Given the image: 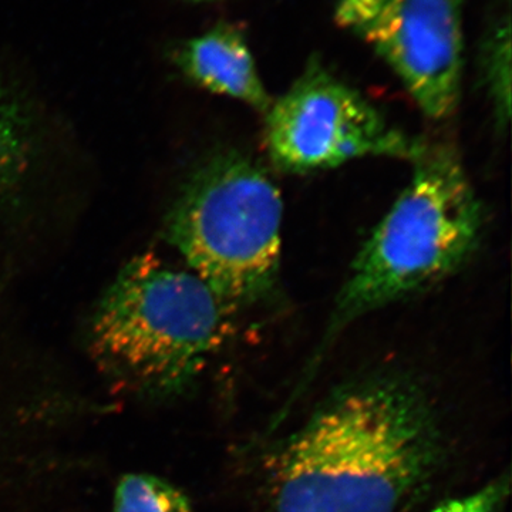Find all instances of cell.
<instances>
[{
  "mask_svg": "<svg viewBox=\"0 0 512 512\" xmlns=\"http://www.w3.org/2000/svg\"><path fill=\"white\" fill-rule=\"evenodd\" d=\"M443 456L439 420L416 383L362 380L323 404L279 451L275 512H404Z\"/></svg>",
  "mask_w": 512,
  "mask_h": 512,
  "instance_id": "6da1fadb",
  "label": "cell"
},
{
  "mask_svg": "<svg viewBox=\"0 0 512 512\" xmlns=\"http://www.w3.org/2000/svg\"><path fill=\"white\" fill-rule=\"evenodd\" d=\"M338 293L323 349L349 323L456 274L476 252L484 212L456 148L427 146Z\"/></svg>",
  "mask_w": 512,
  "mask_h": 512,
  "instance_id": "7a4b0ae2",
  "label": "cell"
},
{
  "mask_svg": "<svg viewBox=\"0 0 512 512\" xmlns=\"http://www.w3.org/2000/svg\"><path fill=\"white\" fill-rule=\"evenodd\" d=\"M229 313L194 272L156 254L138 255L94 312V352L148 393H178L224 345Z\"/></svg>",
  "mask_w": 512,
  "mask_h": 512,
  "instance_id": "3957f363",
  "label": "cell"
},
{
  "mask_svg": "<svg viewBox=\"0 0 512 512\" xmlns=\"http://www.w3.org/2000/svg\"><path fill=\"white\" fill-rule=\"evenodd\" d=\"M284 204L271 175L241 153L192 174L168 218V238L195 275L231 306L274 292Z\"/></svg>",
  "mask_w": 512,
  "mask_h": 512,
  "instance_id": "277c9868",
  "label": "cell"
},
{
  "mask_svg": "<svg viewBox=\"0 0 512 512\" xmlns=\"http://www.w3.org/2000/svg\"><path fill=\"white\" fill-rule=\"evenodd\" d=\"M265 143L272 163L293 174L329 170L365 157L414 163L429 146L390 124L362 93L315 57L266 111Z\"/></svg>",
  "mask_w": 512,
  "mask_h": 512,
  "instance_id": "5b68a950",
  "label": "cell"
},
{
  "mask_svg": "<svg viewBox=\"0 0 512 512\" xmlns=\"http://www.w3.org/2000/svg\"><path fill=\"white\" fill-rule=\"evenodd\" d=\"M464 0H338L335 20L399 77L431 120L454 114L464 70Z\"/></svg>",
  "mask_w": 512,
  "mask_h": 512,
  "instance_id": "8992f818",
  "label": "cell"
},
{
  "mask_svg": "<svg viewBox=\"0 0 512 512\" xmlns=\"http://www.w3.org/2000/svg\"><path fill=\"white\" fill-rule=\"evenodd\" d=\"M181 72L208 92L248 104L266 114L272 99L259 76L245 33L237 25L218 23L192 37L175 53Z\"/></svg>",
  "mask_w": 512,
  "mask_h": 512,
  "instance_id": "52a82bcc",
  "label": "cell"
},
{
  "mask_svg": "<svg viewBox=\"0 0 512 512\" xmlns=\"http://www.w3.org/2000/svg\"><path fill=\"white\" fill-rule=\"evenodd\" d=\"M483 77L493 106L495 126L503 131L511 119V23L508 15L495 22L485 40Z\"/></svg>",
  "mask_w": 512,
  "mask_h": 512,
  "instance_id": "ba28073f",
  "label": "cell"
},
{
  "mask_svg": "<svg viewBox=\"0 0 512 512\" xmlns=\"http://www.w3.org/2000/svg\"><path fill=\"white\" fill-rule=\"evenodd\" d=\"M29 128L25 114L0 83V195L22 177L29 161Z\"/></svg>",
  "mask_w": 512,
  "mask_h": 512,
  "instance_id": "9c48e42d",
  "label": "cell"
},
{
  "mask_svg": "<svg viewBox=\"0 0 512 512\" xmlns=\"http://www.w3.org/2000/svg\"><path fill=\"white\" fill-rule=\"evenodd\" d=\"M113 512L194 511L185 494L173 484L150 474H128L117 484Z\"/></svg>",
  "mask_w": 512,
  "mask_h": 512,
  "instance_id": "30bf717a",
  "label": "cell"
},
{
  "mask_svg": "<svg viewBox=\"0 0 512 512\" xmlns=\"http://www.w3.org/2000/svg\"><path fill=\"white\" fill-rule=\"evenodd\" d=\"M508 488H510V480L498 478L476 493L454 498V500L440 504L431 512H501V508L507 500Z\"/></svg>",
  "mask_w": 512,
  "mask_h": 512,
  "instance_id": "8fae6325",
  "label": "cell"
},
{
  "mask_svg": "<svg viewBox=\"0 0 512 512\" xmlns=\"http://www.w3.org/2000/svg\"><path fill=\"white\" fill-rule=\"evenodd\" d=\"M192 2H210V0H192Z\"/></svg>",
  "mask_w": 512,
  "mask_h": 512,
  "instance_id": "7c38bea8",
  "label": "cell"
}]
</instances>
